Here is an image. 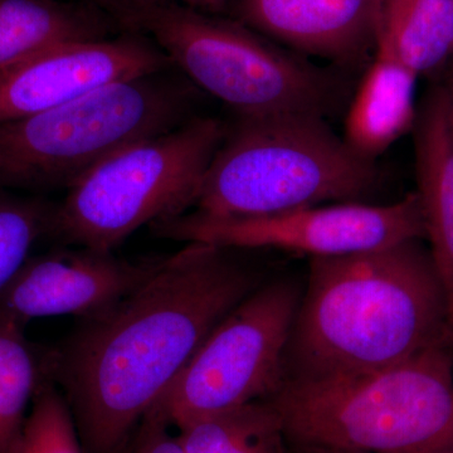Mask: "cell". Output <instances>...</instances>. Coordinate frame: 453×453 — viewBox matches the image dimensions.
I'll use <instances>...</instances> for the list:
<instances>
[{"label":"cell","mask_w":453,"mask_h":453,"mask_svg":"<svg viewBox=\"0 0 453 453\" xmlns=\"http://www.w3.org/2000/svg\"><path fill=\"white\" fill-rule=\"evenodd\" d=\"M175 70L135 33L68 42L0 71V124L65 105L110 83Z\"/></svg>","instance_id":"30bf717a"},{"label":"cell","mask_w":453,"mask_h":453,"mask_svg":"<svg viewBox=\"0 0 453 453\" xmlns=\"http://www.w3.org/2000/svg\"><path fill=\"white\" fill-rule=\"evenodd\" d=\"M138 2L175 3V4L199 9L208 13L219 14L228 4L229 0H138Z\"/></svg>","instance_id":"7402d4cb"},{"label":"cell","mask_w":453,"mask_h":453,"mask_svg":"<svg viewBox=\"0 0 453 453\" xmlns=\"http://www.w3.org/2000/svg\"><path fill=\"white\" fill-rule=\"evenodd\" d=\"M375 46L418 77L438 73L453 58V0H375Z\"/></svg>","instance_id":"2e32d148"},{"label":"cell","mask_w":453,"mask_h":453,"mask_svg":"<svg viewBox=\"0 0 453 453\" xmlns=\"http://www.w3.org/2000/svg\"><path fill=\"white\" fill-rule=\"evenodd\" d=\"M419 199L426 240L449 305L453 340V111L442 81L428 89L413 127Z\"/></svg>","instance_id":"4fadbf2b"},{"label":"cell","mask_w":453,"mask_h":453,"mask_svg":"<svg viewBox=\"0 0 453 453\" xmlns=\"http://www.w3.org/2000/svg\"><path fill=\"white\" fill-rule=\"evenodd\" d=\"M438 453H453V452H438Z\"/></svg>","instance_id":"d4e9b609"},{"label":"cell","mask_w":453,"mask_h":453,"mask_svg":"<svg viewBox=\"0 0 453 453\" xmlns=\"http://www.w3.org/2000/svg\"><path fill=\"white\" fill-rule=\"evenodd\" d=\"M112 28L89 0H0V71L59 44L111 37Z\"/></svg>","instance_id":"9a60e30c"},{"label":"cell","mask_w":453,"mask_h":453,"mask_svg":"<svg viewBox=\"0 0 453 453\" xmlns=\"http://www.w3.org/2000/svg\"><path fill=\"white\" fill-rule=\"evenodd\" d=\"M418 79L395 53L375 46L345 118L342 138L354 153L375 162L413 130Z\"/></svg>","instance_id":"5bb4252c"},{"label":"cell","mask_w":453,"mask_h":453,"mask_svg":"<svg viewBox=\"0 0 453 453\" xmlns=\"http://www.w3.org/2000/svg\"><path fill=\"white\" fill-rule=\"evenodd\" d=\"M288 453H329V452L315 451V449H296V447H288Z\"/></svg>","instance_id":"cb8c5ba5"},{"label":"cell","mask_w":453,"mask_h":453,"mask_svg":"<svg viewBox=\"0 0 453 453\" xmlns=\"http://www.w3.org/2000/svg\"><path fill=\"white\" fill-rule=\"evenodd\" d=\"M243 250L190 242L115 305L46 349L85 453H122L205 339L266 280Z\"/></svg>","instance_id":"6da1fadb"},{"label":"cell","mask_w":453,"mask_h":453,"mask_svg":"<svg viewBox=\"0 0 453 453\" xmlns=\"http://www.w3.org/2000/svg\"><path fill=\"white\" fill-rule=\"evenodd\" d=\"M380 183L366 160L314 113L238 118L211 160L193 211L216 219L268 216L359 202Z\"/></svg>","instance_id":"5b68a950"},{"label":"cell","mask_w":453,"mask_h":453,"mask_svg":"<svg viewBox=\"0 0 453 453\" xmlns=\"http://www.w3.org/2000/svg\"><path fill=\"white\" fill-rule=\"evenodd\" d=\"M451 345L365 374L285 381L266 401L288 447L329 453L453 452Z\"/></svg>","instance_id":"277c9868"},{"label":"cell","mask_w":453,"mask_h":453,"mask_svg":"<svg viewBox=\"0 0 453 453\" xmlns=\"http://www.w3.org/2000/svg\"><path fill=\"white\" fill-rule=\"evenodd\" d=\"M172 71L110 83L0 124V190L70 189L124 146L192 119L196 86Z\"/></svg>","instance_id":"8992f818"},{"label":"cell","mask_w":453,"mask_h":453,"mask_svg":"<svg viewBox=\"0 0 453 453\" xmlns=\"http://www.w3.org/2000/svg\"><path fill=\"white\" fill-rule=\"evenodd\" d=\"M235 20L301 56L362 64L375 49V0H235Z\"/></svg>","instance_id":"7c38bea8"},{"label":"cell","mask_w":453,"mask_h":453,"mask_svg":"<svg viewBox=\"0 0 453 453\" xmlns=\"http://www.w3.org/2000/svg\"><path fill=\"white\" fill-rule=\"evenodd\" d=\"M151 229L179 242L244 251L273 249L310 257H336L427 237L417 192L393 204L335 203L244 219H216L189 211L154 223Z\"/></svg>","instance_id":"9c48e42d"},{"label":"cell","mask_w":453,"mask_h":453,"mask_svg":"<svg viewBox=\"0 0 453 453\" xmlns=\"http://www.w3.org/2000/svg\"><path fill=\"white\" fill-rule=\"evenodd\" d=\"M169 427L162 414L151 408L122 453H186L178 436L169 434Z\"/></svg>","instance_id":"44dd1931"},{"label":"cell","mask_w":453,"mask_h":453,"mask_svg":"<svg viewBox=\"0 0 453 453\" xmlns=\"http://www.w3.org/2000/svg\"><path fill=\"white\" fill-rule=\"evenodd\" d=\"M122 32L153 42L196 88L238 118L332 115L347 98L339 74L283 50L235 19L163 2L89 0Z\"/></svg>","instance_id":"3957f363"},{"label":"cell","mask_w":453,"mask_h":453,"mask_svg":"<svg viewBox=\"0 0 453 453\" xmlns=\"http://www.w3.org/2000/svg\"><path fill=\"white\" fill-rule=\"evenodd\" d=\"M186 453H288L281 418L266 399L179 428Z\"/></svg>","instance_id":"e0dca14e"},{"label":"cell","mask_w":453,"mask_h":453,"mask_svg":"<svg viewBox=\"0 0 453 453\" xmlns=\"http://www.w3.org/2000/svg\"><path fill=\"white\" fill-rule=\"evenodd\" d=\"M443 86H445L447 95H449V104L453 111V62L449 65V68L445 71V79L442 80Z\"/></svg>","instance_id":"603a6c76"},{"label":"cell","mask_w":453,"mask_h":453,"mask_svg":"<svg viewBox=\"0 0 453 453\" xmlns=\"http://www.w3.org/2000/svg\"><path fill=\"white\" fill-rule=\"evenodd\" d=\"M25 327L0 312V453L11 451L35 393L50 380L46 349L28 342Z\"/></svg>","instance_id":"ac0fdd59"},{"label":"cell","mask_w":453,"mask_h":453,"mask_svg":"<svg viewBox=\"0 0 453 453\" xmlns=\"http://www.w3.org/2000/svg\"><path fill=\"white\" fill-rule=\"evenodd\" d=\"M226 133L222 121L193 116L124 146L57 203L52 238L112 252L142 226L193 210Z\"/></svg>","instance_id":"52a82bcc"},{"label":"cell","mask_w":453,"mask_h":453,"mask_svg":"<svg viewBox=\"0 0 453 453\" xmlns=\"http://www.w3.org/2000/svg\"><path fill=\"white\" fill-rule=\"evenodd\" d=\"M160 261L131 262L77 246L35 256L0 291V312L23 326L38 318H91L138 288Z\"/></svg>","instance_id":"8fae6325"},{"label":"cell","mask_w":453,"mask_h":453,"mask_svg":"<svg viewBox=\"0 0 453 453\" xmlns=\"http://www.w3.org/2000/svg\"><path fill=\"white\" fill-rule=\"evenodd\" d=\"M303 291L292 279L262 283L214 327L153 408L179 429L275 395Z\"/></svg>","instance_id":"ba28073f"},{"label":"cell","mask_w":453,"mask_h":453,"mask_svg":"<svg viewBox=\"0 0 453 453\" xmlns=\"http://www.w3.org/2000/svg\"><path fill=\"white\" fill-rule=\"evenodd\" d=\"M423 241L310 258L285 381L365 374L453 345L445 288Z\"/></svg>","instance_id":"7a4b0ae2"},{"label":"cell","mask_w":453,"mask_h":453,"mask_svg":"<svg viewBox=\"0 0 453 453\" xmlns=\"http://www.w3.org/2000/svg\"><path fill=\"white\" fill-rule=\"evenodd\" d=\"M57 203L0 190V291L31 257L35 244L52 237Z\"/></svg>","instance_id":"d6986e66"},{"label":"cell","mask_w":453,"mask_h":453,"mask_svg":"<svg viewBox=\"0 0 453 453\" xmlns=\"http://www.w3.org/2000/svg\"><path fill=\"white\" fill-rule=\"evenodd\" d=\"M9 453H85L70 405L58 387L41 384Z\"/></svg>","instance_id":"ffe728a7"}]
</instances>
